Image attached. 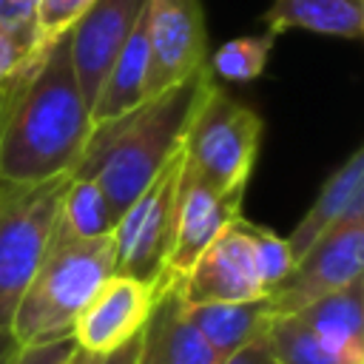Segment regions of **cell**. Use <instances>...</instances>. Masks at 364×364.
Returning <instances> with one entry per match:
<instances>
[{
	"mask_svg": "<svg viewBox=\"0 0 364 364\" xmlns=\"http://www.w3.org/2000/svg\"><path fill=\"white\" fill-rule=\"evenodd\" d=\"M91 136L68 34L43 54H26L0 94V182L71 176Z\"/></svg>",
	"mask_w": 364,
	"mask_h": 364,
	"instance_id": "6da1fadb",
	"label": "cell"
},
{
	"mask_svg": "<svg viewBox=\"0 0 364 364\" xmlns=\"http://www.w3.org/2000/svg\"><path fill=\"white\" fill-rule=\"evenodd\" d=\"M210 77V68H202L188 82L148 97L134 111L91 128L82 159L71 176H94L100 182L114 222L182 148L196 100Z\"/></svg>",
	"mask_w": 364,
	"mask_h": 364,
	"instance_id": "7a4b0ae2",
	"label": "cell"
},
{
	"mask_svg": "<svg viewBox=\"0 0 364 364\" xmlns=\"http://www.w3.org/2000/svg\"><path fill=\"white\" fill-rule=\"evenodd\" d=\"M114 273L117 256L111 236L77 239L54 228L46 256L37 264L11 316L9 330L17 344L71 336L74 318L80 316L85 301Z\"/></svg>",
	"mask_w": 364,
	"mask_h": 364,
	"instance_id": "3957f363",
	"label": "cell"
},
{
	"mask_svg": "<svg viewBox=\"0 0 364 364\" xmlns=\"http://www.w3.org/2000/svg\"><path fill=\"white\" fill-rule=\"evenodd\" d=\"M293 267L287 239L245 216L233 219L176 279L185 304L264 299Z\"/></svg>",
	"mask_w": 364,
	"mask_h": 364,
	"instance_id": "277c9868",
	"label": "cell"
},
{
	"mask_svg": "<svg viewBox=\"0 0 364 364\" xmlns=\"http://www.w3.org/2000/svg\"><path fill=\"white\" fill-rule=\"evenodd\" d=\"M262 136V117L219 88L210 77L182 136V162L216 191L245 193L259 159Z\"/></svg>",
	"mask_w": 364,
	"mask_h": 364,
	"instance_id": "5b68a950",
	"label": "cell"
},
{
	"mask_svg": "<svg viewBox=\"0 0 364 364\" xmlns=\"http://www.w3.org/2000/svg\"><path fill=\"white\" fill-rule=\"evenodd\" d=\"M71 176L0 182V330L11 333L14 307L54 236Z\"/></svg>",
	"mask_w": 364,
	"mask_h": 364,
	"instance_id": "8992f818",
	"label": "cell"
},
{
	"mask_svg": "<svg viewBox=\"0 0 364 364\" xmlns=\"http://www.w3.org/2000/svg\"><path fill=\"white\" fill-rule=\"evenodd\" d=\"M179 185H182V148L114 222L111 239H114L119 276H131L159 287L171 282L165 276V264L176 230Z\"/></svg>",
	"mask_w": 364,
	"mask_h": 364,
	"instance_id": "52a82bcc",
	"label": "cell"
},
{
	"mask_svg": "<svg viewBox=\"0 0 364 364\" xmlns=\"http://www.w3.org/2000/svg\"><path fill=\"white\" fill-rule=\"evenodd\" d=\"M364 270V210L350 213L327 233H321L301 256H296L290 273L264 296L273 316H290L310 301L347 287Z\"/></svg>",
	"mask_w": 364,
	"mask_h": 364,
	"instance_id": "ba28073f",
	"label": "cell"
},
{
	"mask_svg": "<svg viewBox=\"0 0 364 364\" xmlns=\"http://www.w3.org/2000/svg\"><path fill=\"white\" fill-rule=\"evenodd\" d=\"M145 100L188 82L208 68V26L202 0H148Z\"/></svg>",
	"mask_w": 364,
	"mask_h": 364,
	"instance_id": "9c48e42d",
	"label": "cell"
},
{
	"mask_svg": "<svg viewBox=\"0 0 364 364\" xmlns=\"http://www.w3.org/2000/svg\"><path fill=\"white\" fill-rule=\"evenodd\" d=\"M156 293L159 284H148L119 273L108 276L74 318L71 336L77 347L94 355H105L139 336L151 316Z\"/></svg>",
	"mask_w": 364,
	"mask_h": 364,
	"instance_id": "30bf717a",
	"label": "cell"
},
{
	"mask_svg": "<svg viewBox=\"0 0 364 364\" xmlns=\"http://www.w3.org/2000/svg\"><path fill=\"white\" fill-rule=\"evenodd\" d=\"M145 6L148 0H94L91 9L68 31V51L88 111Z\"/></svg>",
	"mask_w": 364,
	"mask_h": 364,
	"instance_id": "8fae6325",
	"label": "cell"
},
{
	"mask_svg": "<svg viewBox=\"0 0 364 364\" xmlns=\"http://www.w3.org/2000/svg\"><path fill=\"white\" fill-rule=\"evenodd\" d=\"M245 193H225L191 173L182 162V185H179V210L173 245L168 253L165 276L179 279L199 259V253L233 222L242 216Z\"/></svg>",
	"mask_w": 364,
	"mask_h": 364,
	"instance_id": "7c38bea8",
	"label": "cell"
},
{
	"mask_svg": "<svg viewBox=\"0 0 364 364\" xmlns=\"http://www.w3.org/2000/svg\"><path fill=\"white\" fill-rule=\"evenodd\" d=\"M219 361L222 358L213 353V347L191 321L176 279L165 282L139 333L136 364H219Z\"/></svg>",
	"mask_w": 364,
	"mask_h": 364,
	"instance_id": "4fadbf2b",
	"label": "cell"
},
{
	"mask_svg": "<svg viewBox=\"0 0 364 364\" xmlns=\"http://www.w3.org/2000/svg\"><path fill=\"white\" fill-rule=\"evenodd\" d=\"M364 210V151L355 148L321 185L318 196L307 208V213L296 222V228L284 236L287 247L296 256H301L321 233H327L333 225L347 219L350 213Z\"/></svg>",
	"mask_w": 364,
	"mask_h": 364,
	"instance_id": "5bb4252c",
	"label": "cell"
},
{
	"mask_svg": "<svg viewBox=\"0 0 364 364\" xmlns=\"http://www.w3.org/2000/svg\"><path fill=\"white\" fill-rule=\"evenodd\" d=\"M293 316L344 358L364 364V279L310 301Z\"/></svg>",
	"mask_w": 364,
	"mask_h": 364,
	"instance_id": "9a60e30c",
	"label": "cell"
},
{
	"mask_svg": "<svg viewBox=\"0 0 364 364\" xmlns=\"http://www.w3.org/2000/svg\"><path fill=\"white\" fill-rule=\"evenodd\" d=\"M145 80H148V28L142 11L100 85V94L91 105V128L111 122L134 111L139 102H145Z\"/></svg>",
	"mask_w": 364,
	"mask_h": 364,
	"instance_id": "2e32d148",
	"label": "cell"
},
{
	"mask_svg": "<svg viewBox=\"0 0 364 364\" xmlns=\"http://www.w3.org/2000/svg\"><path fill=\"white\" fill-rule=\"evenodd\" d=\"M262 23L273 37L301 28L313 34L358 40L364 34V0H270Z\"/></svg>",
	"mask_w": 364,
	"mask_h": 364,
	"instance_id": "e0dca14e",
	"label": "cell"
},
{
	"mask_svg": "<svg viewBox=\"0 0 364 364\" xmlns=\"http://www.w3.org/2000/svg\"><path fill=\"white\" fill-rule=\"evenodd\" d=\"M191 321L205 336V341L213 347L219 358H228L239 347H245L250 338L264 333L270 321L267 299H250V301H202V304H185Z\"/></svg>",
	"mask_w": 364,
	"mask_h": 364,
	"instance_id": "ac0fdd59",
	"label": "cell"
},
{
	"mask_svg": "<svg viewBox=\"0 0 364 364\" xmlns=\"http://www.w3.org/2000/svg\"><path fill=\"white\" fill-rule=\"evenodd\" d=\"M57 228L77 239L111 236L114 213H111L108 199L94 176H71L68 188L63 193Z\"/></svg>",
	"mask_w": 364,
	"mask_h": 364,
	"instance_id": "d6986e66",
	"label": "cell"
},
{
	"mask_svg": "<svg viewBox=\"0 0 364 364\" xmlns=\"http://www.w3.org/2000/svg\"><path fill=\"white\" fill-rule=\"evenodd\" d=\"M264 338L279 364H355L324 344L299 316H270Z\"/></svg>",
	"mask_w": 364,
	"mask_h": 364,
	"instance_id": "ffe728a7",
	"label": "cell"
},
{
	"mask_svg": "<svg viewBox=\"0 0 364 364\" xmlns=\"http://www.w3.org/2000/svg\"><path fill=\"white\" fill-rule=\"evenodd\" d=\"M273 46L276 37L267 31L233 37L222 43L213 54H208V68L213 77H222L228 82H253L264 74Z\"/></svg>",
	"mask_w": 364,
	"mask_h": 364,
	"instance_id": "44dd1931",
	"label": "cell"
},
{
	"mask_svg": "<svg viewBox=\"0 0 364 364\" xmlns=\"http://www.w3.org/2000/svg\"><path fill=\"white\" fill-rule=\"evenodd\" d=\"M94 0H40L37 3V26H34V46L28 54H43L57 40H63L77 20L91 9Z\"/></svg>",
	"mask_w": 364,
	"mask_h": 364,
	"instance_id": "7402d4cb",
	"label": "cell"
},
{
	"mask_svg": "<svg viewBox=\"0 0 364 364\" xmlns=\"http://www.w3.org/2000/svg\"><path fill=\"white\" fill-rule=\"evenodd\" d=\"M37 3L40 0H0V34L31 51L34 26H37Z\"/></svg>",
	"mask_w": 364,
	"mask_h": 364,
	"instance_id": "603a6c76",
	"label": "cell"
},
{
	"mask_svg": "<svg viewBox=\"0 0 364 364\" xmlns=\"http://www.w3.org/2000/svg\"><path fill=\"white\" fill-rule=\"evenodd\" d=\"M77 341L74 336H60L48 341H34V344H20L17 355L11 364H65L68 355L74 353Z\"/></svg>",
	"mask_w": 364,
	"mask_h": 364,
	"instance_id": "cb8c5ba5",
	"label": "cell"
},
{
	"mask_svg": "<svg viewBox=\"0 0 364 364\" xmlns=\"http://www.w3.org/2000/svg\"><path fill=\"white\" fill-rule=\"evenodd\" d=\"M219 364H279V361L273 358L264 333H259L256 338H250L245 347H239L236 353H230V355L222 358Z\"/></svg>",
	"mask_w": 364,
	"mask_h": 364,
	"instance_id": "d4e9b609",
	"label": "cell"
},
{
	"mask_svg": "<svg viewBox=\"0 0 364 364\" xmlns=\"http://www.w3.org/2000/svg\"><path fill=\"white\" fill-rule=\"evenodd\" d=\"M26 54H28L26 46H20V43H14L11 37L0 34V85L20 68V63L26 60Z\"/></svg>",
	"mask_w": 364,
	"mask_h": 364,
	"instance_id": "484cf974",
	"label": "cell"
},
{
	"mask_svg": "<svg viewBox=\"0 0 364 364\" xmlns=\"http://www.w3.org/2000/svg\"><path fill=\"white\" fill-rule=\"evenodd\" d=\"M136 355H139V336H134L131 341H125L122 347L100 355L97 364H136Z\"/></svg>",
	"mask_w": 364,
	"mask_h": 364,
	"instance_id": "4316f807",
	"label": "cell"
},
{
	"mask_svg": "<svg viewBox=\"0 0 364 364\" xmlns=\"http://www.w3.org/2000/svg\"><path fill=\"white\" fill-rule=\"evenodd\" d=\"M17 350H20L17 338H14L11 333L0 330V364H11V361H14V355H17Z\"/></svg>",
	"mask_w": 364,
	"mask_h": 364,
	"instance_id": "83f0119b",
	"label": "cell"
},
{
	"mask_svg": "<svg viewBox=\"0 0 364 364\" xmlns=\"http://www.w3.org/2000/svg\"><path fill=\"white\" fill-rule=\"evenodd\" d=\"M97 361H100V355H94V353H85V350L74 347V353L68 355V361H65V364H97Z\"/></svg>",
	"mask_w": 364,
	"mask_h": 364,
	"instance_id": "f1b7e54d",
	"label": "cell"
}]
</instances>
